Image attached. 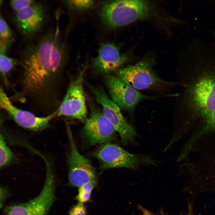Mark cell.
Returning a JSON list of instances; mask_svg holds the SVG:
<instances>
[{
  "mask_svg": "<svg viewBox=\"0 0 215 215\" xmlns=\"http://www.w3.org/2000/svg\"><path fill=\"white\" fill-rule=\"evenodd\" d=\"M184 58L187 76L182 103L186 127L215 110V47L200 39L190 41Z\"/></svg>",
  "mask_w": 215,
  "mask_h": 215,
  "instance_id": "cell-1",
  "label": "cell"
},
{
  "mask_svg": "<svg viewBox=\"0 0 215 215\" xmlns=\"http://www.w3.org/2000/svg\"><path fill=\"white\" fill-rule=\"evenodd\" d=\"M66 56L58 33L48 35L26 50L21 63V70L40 79L61 75Z\"/></svg>",
  "mask_w": 215,
  "mask_h": 215,
  "instance_id": "cell-2",
  "label": "cell"
},
{
  "mask_svg": "<svg viewBox=\"0 0 215 215\" xmlns=\"http://www.w3.org/2000/svg\"><path fill=\"white\" fill-rule=\"evenodd\" d=\"M101 3L99 17L102 23L110 29L146 18L153 10L150 3L145 0H109Z\"/></svg>",
  "mask_w": 215,
  "mask_h": 215,
  "instance_id": "cell-3",
  "label": "cell"
},
{
  "mask_svg": "<svg viewBox=\"0 0 215 215\" xmlns=\"http://www.w3.org/2000/svg\"><path fill=\"white\" fill-rule=\"evenodd\" d=\"M46 175L40 194L25 202L9 206L4 210V215H47L55 199V177L50 163L46 158Z\"/></svg>",
  "mask_w": 215,
  "mask_h": 215,
  "instance_id": "cell-4",
  "label": "cell"
},
{
  "mask_svg": "<svg viewBox=\"0 0 215 215\" xmlns=\"http://www.w3.org/2000/svg\"><path fill=\"white\" fill-rule=\"evenodd\" d=\"M85 75L83 70L70 83L64 97L56 110V116H64L82 122L86 121L87 109L83 86Z\"/></svg>",
  "mask_w": 215,
  "mask_h": 215,
  "instance_id": "cell-5",
  "label": "cell"
},
{
  "mask_svg": "<svg viewBox=\"0 0 215 215\" xmlns=\"http://www.w3.org/2000/svg\"><path fill=\"white\" fill-rule=\"evenodd\" d=\"M67 127L70 143V151L67 157L70 184L79 187L88 182H96V175L93 165L90 160L78 151L70 127L68 125Z\"/></svg>",
  "mask_w": 215,
  "mask_h": 215,
  "instance_id": "cell-6",
  "label": "cell"
},
{
  "mask_svg": "<svg viewBox=\"0 0 215 215\" xmlns=\"http://www.w3.org/2000/svg\"><path fill=\"white\" fill-rule=\"evenodd\" d=\"M96 101L102 107V113L118 132L124 144L133 143L136 135L134 128L126 121L120 108L102 89L91 88Z\"/></svg>",
  "mask_w": 215,
  "mask_h": 215,
  "instance_id": "cell-7",
  "label": "cell"
},
{
  "mask_svg": "<svg viewBox=\"0 0 215 215\" xmlns=\"http://www.w3.org/2000/svg\"><path fill=\"white\" fill-rule=\"evenodd\" d=\"M117 74L121 80L137 90L171 84L159 77L152 69L151 64L146 60L120 68L117 70Z\"/></svg>",
  "mask_w": 215,
  "mask_h": 215,
  "instance_id": "cell-8",
  "label": "cell"
},
{
  "mask_svg": "<svg viewBox=\"0 0 215 215\" xmlns=\"http://www.w3.org/2000/svg\"><path fill=\"white\" fill-rule=\"evenodd\" d=\"M0 105L17 124L33 131L40 130L48 128L50 121L56 116L57 113L56 110L45 116L39 117L19 109L13 105L1 86L0 88Z\"/></svg>",
  "mask_w": 215,
  "mask_h": 215,
  "instance_id": "cell-9",
  "label": "cell"
},
{
  "mask_svg": "<svg viewBox=\"0 0 215 215\" xmlns=\"http://www.w3.org/2000/svg\"><path fill=\"white\" fill-rule=\"evenodd\" d=\"M103 169L117 168H134L142 164L143 159L131 153L114 143L103 144L95 153Z\"/></svg>",
  "mask_w": 215,
  "mask_h": 215,
  "instance_id": "cell-10",
  "label": "cell"
},
{
  "mask_svg": "<svg viewBox=\"0 0 215 215\" xmlns=\"http://www.w3.org/2000/svg\"><path fill=\"white\" fill-rule=\"evenodd\" d=\"M105 79L111 99L120 108L132 112L141 101L157 97L142 94L117 77L108 75Z\"/></svg>",
  "mask_w": 215,
  "mask_h": 215,
  "instance_id": "cell-11",
  "label": "cell"
},
{
  "mask_svg": "<svg viewBox=\"0 0 215 215\" xmlns=\"http://www.w3.org/2000/svg\"><path fill=\"white\" fill-rule=\"evenodd\" d=\"M83 130L86 139L91 145L109 142L114 138L116 132L102 113L93 108Z\"/></svg>",
  "mask_w": 215,
  "mask_h": 215,
  "instance_id": "cell-12",
  "label": "cell"
},
{
  "mask_svg": "<svg viewBox=\"0 0 215 215\" xmlns=\"http://www.w3.org/2000/svg\"><path fill=\"white\" fill-rule=\"evenodd\" d=\"M46 19V13L43 6L35 2L27 7L16 12L15 21L22 33L30 37L39 32Z\"/></svg>",
  "mask_w": 215,
  "mask_h": 215,
  "instance_id": "cell-13",
  "label": "cell"
},
{
  "mask_svg": "<svg viewBox=\"0 0 215 215\" xmlns=\"http://www.w3.org/2000/svg\"><path fill=\"white\" fill-rule=\"evenodd\" d=\"M126 59L116 45L105 43L99 47L97 56L93 60V65L98 71L108 73L120 69Z\"/></svg>",
  "mask_w": 215,
  "mask_h": 215,
  "instance_id": "cell-14",
  "label": "cell"
},
{
  "mask_svg": "<svg viewBox=\"0 0 215 215\" xmlns=\"http://www.w3.org/2000/svg\"><path fill=\"white\" fill-rule=\"evenodd\" d=\"M199 127L186 142L187 146L192 148L204 136L215 133V110L207 115L199 123Z\"/></svg>",
  "mask_w": 215,
  "mask_h": 215,
  "instance_id": "cell-15",
  "label": "cell"
},
{
  "mask_svg": "<svg viewBox=\"0 0 215 215\" xmlns=\"http://www.w3.org/2000/svg\"><path fill=\"white\" fill-rule=\"evenodd\" d=\"M13 40L11 29L1 15L0 18V53H5Z\"/></svg>",
  "mask_w": 215,
  "mask_h": 215,
  "instance_id": "cell-16",
  "label": "cell"
},
{
  "mask_svg": "<svg viewBox=\"0 0 215 215\" xmlns=\"http://www.w3.org/2000/svg\"><path fill=\"white\" fill-rule=\"evenodd\" d=\"M17 63V60L16 59L8 56L5 53H0V73L3 80L7 86H10V85L7 79V75L15 67Z\"/></svg>",
  "mask_w": 215,
  "mask_h": 215,
  "instance_id": "cell-17",
  "label": "cell"
},
{
  "mask_svg": "<svg viewBox=\"0 0 215 215\" xmlns=\"http://www.w3.org/2000/svg\"><path fill=\"white\" fill-rule=\"evenodd\" d=\"M14 158V154L7 145L3 135H0V167L8 164Z\"/></svg>",
  "mask_w": 215,
  "mask_h": 215,
  "instance_id": "cell-18",
  "label": "cell"
},
{
  "mask_svg": "<svg viewBox=\"0 0 215 215\" xmlns=\"http://www.w3.org/2000/svg\"><path fill=\"white\" fill-rule=\"evenodd\" d=\"M96 184V182H88L79 187L76 199L79 203L83 204L90 200L91 192Z\"/></svg>",
  "mask_w": 215,
  "mask_h": 215,
  "instance_id": "cell-19",
  "label": "cell"
},
{
  "mask_svg": "<svg viewBox=\"0 0 215 215\" xmlns=\"http://www.w3.org/2000/svg\"><path fill=\"white\" fill-rule=\"evenodd\" d=\"M65 3L69 7L78 10H84L90 8L93 5L92 0H69L65 1Z\"/></svg>",
  "mask_w": 215,
  "mask_h": 215,
  "instance_id": "cell-20",
  "label": "cell"
},
{
  "mask_svg": "<svg viewBox=\"0 0 215 215\" xmlns=\"http://www.w3.org/2000/svg\"><path fill=\"white\" fill-rule=\"evenodd\" d=\"M35 2L30 0H11L10 3L12 9L15 12L24 9L33 4Z\"/></svg>",
  "mask_w": 215,
  "mask_h": 215,
  "instance_id": "cell-21",
  "label": "cell"
},
{
  "mask_svg": "<svg viewBox=\"0 0 215 215\" xmlns=\"http://www.w3.org/2000/svg\"><path fill=\"white\" fill-rule=\"evenodd\" d=\"M69 215H86V210L83 204L79 203L74 205L70 209Z\"/></svg>",
  "mask_w": 215,
  "mask_h": 215,
  "instance_id": "cell-22",
  "label": "cell"
},
{
  "mask_svg": "<svg viewBox=\"0 0 215 215\" xmlns=\"http://www.w3.org/2000/svg\"><path fill=\"white\" fill-rule=\"evenodd\" d=\"M7 191L4 188H1V197H0V203L1 206V205L2 203L3 202L6 196Z\"/></svg>",
  "mask_w": 215,
  "mask_h": 215,
  "instance_id": "cell-23",
  "label": "cell"
},
{
  "mask_svg": "<svg viewBox=\"0 0 215 215\" xmlns=\"http://www.w3.org/2000/svg\"><path fill=\"white\" fill-rule=\"evenodd\" d=\"M141 210L143 213L142 215H156L152 214L148 210L144 208H142Z\"/></svg>",
  "mask_w": 215,
  "mask_h": 215,
  "instance_id": "cell-24",
  "label": "cell"
},
{
  "mask_svg": "<svg viewBox=\"0 0 215 215\" xmlns=\"http://www.w3.org/2000/svg\"><path fill=\"white\" fill-rule=\"evenodd\" d=\"M214 39H215V31H214Z\"/></svg>",
  "mask_w": 215,
  "mask_h": 215,
  "instance_id": "cell-25",
  "label": "cell"
},
{
  "mask_svg": "<svg viewBox=\"0 0 215 215\" xmlns=\"http://www.w3.org/2000/svg\"><path fill=\"white\" fill-rule=\"evenodd\" d=\"M195 191H196V190H195Z\"/></svg>",
  "mask_w": 215,
  "mask_h": 215,
  "instance_id": "cell-26",
  "label": "cell"
}]
</instances>
